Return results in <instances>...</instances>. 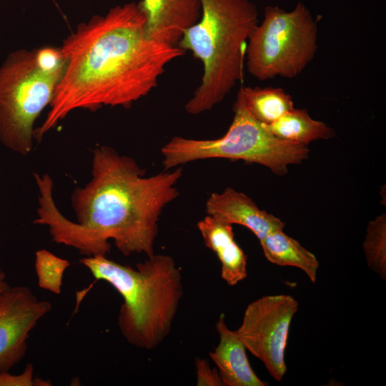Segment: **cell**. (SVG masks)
<instances>
[{
	"mask_svg": "<svg viewBox=\"0 0 386 386\" xmlns=\"http://www.w3.org/2000/svg\"><path fill=\"white\" fill-rule=\"evenodd\" d=\"M145 174L133 158L112 147H96L90 181L71 193L76 218L73 222L55 204L50 175L34 173L39 195L33 223L48 227L53 242L86 257H107L110 239L125 256L143 253L151 257L159 217L179 195L176 184L182 169L177 167L150 177Z\"/></svg>",
	"mask_w": 386,
	"mask_h": 386,
	"instance_id": "cell-1",
	"label": "cell"
},
{
	"mask_svg": "<svg viewBox=\"0 0 386 386\" xmlns=\"http://www.w3.org/2000/svg\"><path fill=\"white\" fill-rule=\"evenodd\" d=\"M146 24L132 1L76 26L60 47L64 71L36 140L75 109L129 108L157 87L166 66L186 51L149 38Z\"/></svg>",
	"mask_w": 386,
	"mask_h": 386,
	"instance_id": "cell-2",
	"label": "cell"
},
{
	"mask_svg": "<svg viewBox=\"0 0 386 386\" xmlns=\"http://www.w3.org/2000/svg\"><path fill=\"white\" fill-rule=\"evenodd\" d=\"M97 280L110 284L122 296L118 326L134 347L153 350L170 333L183 295L182 275L169 255L147 257L136 268L106 256L79 260Z\"/></svg>",
	"mask_w": 386,
	"mask_h": 386,
	"instance_id": "cell-3",
	"label": "cell"
},
{
	"mask_svg": "<svg viewBox=\"0 0 386 386\" xmlns=\"http://www.w3.org/2000/svg\"><path fill=\"white\" fill-rule=\"evenodd\" d=\"M200 2V19L177 45L203 65L201 83L184 106L192 115L212 109L242 80L248 39L258 24L257 8L251 0Z\"/></svg>",
	"mask_w": 386,
	"mask_h": 386,
	"instance_id": "cell-4",
	"label": "cell"
},
{
	"mask_svg": "<svg viewBox=\"0 0 386 386\" xmlns=\"http://www.w3.org/2000/svg\"><path fill=\"white\" fill-rule=\"evenodd\" d=\"M64 69L60 48L10 53L0 66V141L26 156L33 149L34 123L50 105Z\"/></svg>",
	"mask_w": 386,
	"mask_h": 386,
	"instance_id": "cell-5",
	"label": "cell"
},
{
	"mask_svg": "<svg viewBox=\"0 0 386 386\" xmlns=\"http://www.w3.org/2000/svg\"><path fill=\"white\" fill-rule=\"evenodd\" d=\"M233 112L232 124L220 138H172L161 149L164 169L197 160L222 158L259 164L282 176L287 173L289 165L301 164L308 158L307 145L277 138L237 99Z\"/></svg>",
	"mask_w": 386,
	"mask_h": 386,
	"instance_id": "cell-6",
	"label": "cell"
},
{
	"mask_svg": "<svg viewBox=\"0 0 386 386\" xmlns=\"http://www.w3.org/2000/svg\"><path fill=\"white\" fill-rule=\"evenodd\" d=\"M317 40V21L303 3L290 11L267 6L248 39L247 70L259 80L295 77L315 57Z\"/></svg>",
	"mask_w": 386,
	"mask_h": 386,
	"instance_id": "cell-7",
	"label": "cell"
},
{
	"mask_svg": "<svg viewBox=\"0 0 386 386\" xmlns=\"http://www.w3.org/2000/svg\"><path fill=\"white\" fill-rule=\"evenodd\" d=\"M298 302L289 295L264 296L249 303L235 331L246 349L281 381L287 372L284 355L290 326Z\"/></svg>",
	"mask_w": 386,
	"mask_h": 386,
	"instance_id": "cell-8",
	"label": "cell"
},
{
	"mask_svg": "<svg viewBox=\"0 0 386 386\" xmlns=\"http://www.w3.org/2000/svg\"><path fill=\"white\" fill-rule=\"evenodd\" d=\"M51 310L49 301L39 300L26 286L10 287L0 296V372L22 360L30 332Z\"/></svg>",
	"mask_w": 386,
	"mask_h": 386,
	"instance_id": "cell-9",
	"label": "cell"
},
{
	"mask_svg": "<svg viewBox=\"0 0 386 386\" xmlns=\"http://www.w3.org/2000/svg\"><path fill=\"white\" fill-rule=\"evenodd\" d=\"M207 215L250 229L261 240L272 232L283 230L285 224L278 217L260 209L247 195L227 187L212 193L206 202Z\"/></svg>",
	"mask_w": 386,
	"mask_h": 386,
	"instance_id": "cell-10",
	"label": "cell"
},
{
	"mask_svg": "<svg viewBox=\"0 0 386 386\" xmlns=\"http://www.w3.org/2000/svg\"><path fill=\"white\" fill-rule=\"evenodd\" d=\"M139 4L149 38L174 46L202 14L200 0H141Z\"/></svg>",
	"mask_w": 386,
	"mask_h": 386,
	"instance_id": "cell-11",
	"label": "cell"
},
{
	"mask_svg": "<svg viewBox=\"0 0 386 386\" xmlns=\"http://www.w3.org/2000/svg\"><path fill=\"white\" fill-rule=\"evenodd\" d=\"M219 342L209 355L217 367L224 386H265L252 370L246 347L235 331L231 330L221 314L216 324Z\"/></svg>",
	"mask_w": 386,
	"mask_h": 386,
	"instance_id": "cell-12",
	"label": "cell"
},
{
	"mask_svg": "<svg viewBox=\"0 0 386 386\" xmlns=\"http://www.w3.org/2000/svg\"><path fill=\"white\" fill-rule=\"evenodd\" d=\"M205 245L221 263V277L229 286L247 276V256L234 239L232 224L207 215L197 223Z\"/></svg>",
	"mask_w": 386,
	"mask_h": 386,
	"instance_id": "cell-13",
	"label": "cell"
},
{
	"mask_svg": "<svg viewBox=\"0 0 386 386\" xmlns=\"http://www.w3.org/2000/svg\"><path fill=\"white\" fill-rule=\"evenodd\" d=\"M266 259L279 266H292L302 270L315 283L319 268L316 256L282 230L270 233L259 240Z\"/></svg>",
	"mask_w": 386,
	"mask_h": 386,
	"instance_id": "cell-14",
	"label": "cell"
},
{
	"mask_svg": "<svg viewBox=\"0 0 386 386\" xmlns=\"http://www.w3.org/2000/svg\"><path fill=\"white\" fill-rule=\"evenodd\" d=\"M263 125L278 139L305 145L315 140L332 138L335 134L334 129L312 119L305 109L295 108L274 122Z\"/></svg>",
	"mask_w": 386,
	"mask_h": 386,
	"instance_id": "cell-15",
	"label": "cell"
},
{
	"mask_svg": "<svg viewBox=\"0 0 386 386\" xmlns=\"http://www.w3.org/2000/svg\"><path fill=\"white\" fill-rule=\"evenodd\" d=\"M239 100L257 121L269 124L294 108L292 96L281 88L242 86Z\"/></svg>",
	"mask_w": 386,
	"mask_h": 386,
	"instance_id": "cell-16",
	"label": "cell"
},
{
	"mask_svg": "<svg viewBox=\"0 0 386 386\" xmlns=\"http://www.w3.org/2000/svg\"><path fill=\"white\" fill-rule=\"evenodd\" d=\"M363 250L368 267L386 279V216L382 214L369 222Z\"/></svg>",
	"mask_w": 386,
	"mask_h": 386,
	"instance_id": "cell-17",
	"label": "cell"
},
{
	"mask_svg": "<svg viewBox=\"0 0 386 386\" xmlns=\"http://www.w3.org/2000/svg\"><path fill=\"white\" fill-rule=\"evenodd\" d=\"M71 263L42 249L35 253V271L40 288L56 295L61 292L63 276Z\"/></svg>",
	"mask_w": 386,
	"mask_h": 386,
	"instance_id": "cell-18",
	"label": "cell"
},
{
	"mask_svg": "<svg viewBox=\"0 0 386 386\" xmlns=\"http://www.w3.org/2000/svg\"><path fill=\"white\" fill-rule=\"evenodd\" d=\"M34 380L31 363H28L19 375H12L9 371L0 372V386H34Z\"/></svg>",
	"mask_w": 386,
	"mask_h": 386,
	"instance_id": "cell-19",
	"label": "cell"
},
{
	"mask_svg": "<svg viewBox=\"0 0 386 386\" xmlns=\"http://www.w3.org/2000/svg\"><path fill=\"white\" fill-rule=\"evenodd\" d=\"M196 367L197 385L224 386L217 370L212 369L206 360L197 359Z\"/></svg>",
	"mask_w": 386,
	"mask_h": 386,
	"instance_id": "cell-20",
	"label": "cell"
},
{
	"mask_svg": "<svg viewBox=\"0 0 386 386\" xmlns=\"http://www.w3.org/2000/svg\"><path fill=\"white\" fill-rule=\"evenodd\" d=\"M10 286L6 280V273L0 267V296L6 292Z\"/></svg>",
	"mask_w": 386,
	"mask_h": 386,
	"instance_id": "cell-21",
	"label": "cell"
}]
</instances>
